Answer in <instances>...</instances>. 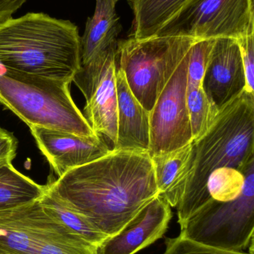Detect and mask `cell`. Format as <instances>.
I'll list each match as a JSON object with an SVG mask.
<instances>
[{
  "instance_id": "cell-1",
  "label": "cell",
  "mask_w": 254,
  "mask_h": 254,
  "mask_svg": "<svg viewBox=\"0 0 254 254\" xmlns=\"http://www.w3.org/2000/svg\"><path fill=\"white\" fill-rule=\"evenodd\" d=\"M48 189L112 237L160 195L148 151L115 150L49 182Z\"/></svg>"
},
{
  "instance_id": "cell-2",
  "label": "cell",
  "mask_w": 254,
  "mask_h": 254,
  "mask_svg": "<svg viewBox=\"0 0 254 254\" xmlns=\"http://www.w3.org/2000/svg\"><path fill=\"white\" fill-rule=\"evenodd\" d=\"M192 142V167L175 207L180 227L211 199L207 184L214 170L231 167L241 172L254 161V94L243 91Z\"/></svg>"
},
{
  "instance_id": "cell-3",
  "label": "cell",
  "mask_w": 254,
  "mask_h": 254,
  "mask_svg": "<svg viewBox=\"0 0 254 254\" xmlns=\"http://www.w3.org/2000/svg\"><path fill=\"white\" fill-rule=\"evenodd\" d=\"M82 65L79 28L70 20L28 13L0 22V67L72 83Z\"/></svg>"
},
{
  "instance_id": "cell-4",
  "label": "cell",
  "mask_w": 254,
  "mask_h": 254,
  "mask_svg": "<svg viewBox=\"0 0 254 254\" xmlns=\"http://www.w3.org/2000/svg\"><path fill=\"white\" fill-rule=\"evenodd\" d=\"M70 82L4 69L0 67V104L28 127L97 135L75 104Z\"/></svg>"
},
{
  "instance_id": "cell-5",
  "label": "cell",
  "mask_w": 254,
  "mask_h": 254,
  "mask_svg": "<svg viewBox=\"0 0 254 254\" xmlns=\"http://www.w3.org/2000/svg\"><path fill=\"white\" fill-rule=\"evenodd\" d=\"M196 40L171 36L118 40L117 67L123 71L133 95L149 113Z\"/></svg>"
},
{
  "instance_id": "cell-6",
  "label": "cell",
  "mask_w": 254,
  "mask_h": 254,
  "mask_svg": "<svg viewBox=\"0 0 254 254\" xmlns=\"http://www.w3.org/2000/svg\"><path fill=\"white\" fill-rule=\"evenodd\" d=\"M0 254H97V248L49 216L37 200L0 211Z\"/></svg>"
},
{
  "instance_id": "cell-7",
  "label": "cell",
  "mask_w": 254,
  "mask_h": 254,
  "mask_svg": "<svg viewBox=\"0 0 254 254\" xmlns=\"http://www.w3.org/2000/svg\"><path fill=\"white\" fill-rule=\"evenodd\" d=\"M241 195L230 201L210 199L182 226V235L225 250L244 252L254 244V161L242 170Z\"/></svg>"
},
{
  "instance_id": "cell-8",
  "label": "cell",
  "mask_w": 254,
  "mask_h": 254,
  "mask_svg": "<svg viewBox=\"0 0 254 254\" xmlns=\"http://www.w3.org/2000/svg\"><path fill=\"white\" fill-rule=\"evenodd\" d=\"M254 25V0H189L155 36L238 40Z\"/></svg>"
},
{
  "instance_id": "cell-9",
  "label": "cell",
  "mask_w": 254,
  "mask_h": 254,
  "mask_svg": "<svg viewBox=\"0 0 254 254\" xmlns=\"http://www.w3.org/2000/svg\"><path fill=\"white\" fill-rule=\"evenodd\" d=\"M189 52L167 82L149 113L151 158L180 149L193 140L186 101Z\"/></svg>"
},
{
  "instance_id": "cell-10",
  "label": "cell",
  "mask_w": 254,
  "mask_h": 254,
  "mask_svg": "<svg viewBox=\"0 0 254 254\" xmlns=\"http://www.w3.org/2000/svg\"><path fill=\"white\" fill-rule=\"evenodd\" d=\"M116 49L117 45L89 64H82L73 79L86 100L85 119L96 134L106 136L113 146L117 135Z\"/></svg>"
},
{
  "instance_id": "cell-11",
  "label": "cell",
  "mask_w": 254,
  "mask_h": 254,
  "mask_svg": "<svg viewBox=\"0 0 254 254\" xmlns=\"http://www.w3.org/2000/svg\"><path fill=\"white\" fill-rule=\"evenodd\" d=\"M31 134L58 178L76 167L89 164L110 153L101 134L83 137L43 127H30Z\"/></svg>"
},
{
  "instance_id": "cell-12",
  "label": "cell",
  "mask_w": 254,
  "mask_h": 254,
  "mask_svg": "<svg viewBox=\"0 0 254 254\" xmlns=\"http://www.w3.org/2000/svg\"><path fill=\"white\" fill-rule=\"evenodd\" d=\"M171 207L158 195L145 205L119 232L107 237L97 254H135L164 237L172 219Z\"/></svg>"
},
{
  "instance_id": "cell-13",
  "label": "cell",
  "mask_w": 254,
  "mask_h": 254,
  "mask_svg": "<svg viewBox=\"0 0 254 254\" xmlns=\"http://www.w3.org/2000/svg\"><path fill=\"white\" fill-rule=\"evenodd\" d=\"M202 86L219 111L246 90L244 65L237 40L215 39Z\"/></svg>"
},
{
  "instance_id": "cell-14",
  "label": "cell",
  "mask_w": 254,
  "mask_h": 254,
  "mask_svg": "<svg viewBox=\"0 0 254 254\" xmlns=\"http://www.w3.org/2000/svg\"><path fill=\"white\" fill-rule=\"evenodd\" d=\"M117 91V135L115 150L149 152L150 143L149 113L135 98L123 71L116 69Z\"/></svg>"
},
{
  "instance_id": "cell-15",
  "label": "cell",
  "mask_w": 254,
  "mask_h": 254,
  "mask_svg": "<svg viewBox=\"0 0 254 254\" xmlns=\"http://www.w3.org/2000/svg\"><path fill=\"white\" fill-rule=\"evenodd\" d=\"M114 0H95L93 16L86 21L83 37H81V59L86 65L110 48L116 46L121 31Z\"/></svg>"
},
{
  "instance_id": "cell-16",
  "label": "cell",
  "mask_w": 254,
  "mask_h": 254,
  "mask_svg": "<svg viewBox=\"0 0 254 254\" xmlns=\"http://www.w3.org/2000/svg\"><path fill=\"white\" fill-rule=\"evenodd\" d=\"M193 159V142L152 157L155 180L160 195L175 208L181 198Z\"/></svg>"
},
{
  "instance_id": "cell-17",
  "label": "cell",
  "mask_w": 254,
  "mask_h": 254,
  "mask_svg": "<svg viewBox=\"0 0 254 254\" xmlns=\"http://www.w3.org/2000/svg\"><path fill=\"white\" fill-rule=\"evenodd\" d=\"M189 0H128L134 13L130 37H155L158 31Z\"/></svg>"
},
{
  "instance_id": "cell-18",
  "label": "cell",
  "mask_w": 254,
  "mask_h": 254,
  "mask_svg": "<svg viewBox=\"0 0 254 254\" xmlns=\"http://www.w3.org/2000/svg\"><path fill=\"white\" fill-rule=\"evenodd\" d=\"M42 186L18 172L11 162L0 163V211L16 208L41 198Z\"/></svg>"
},
{
  "instance_id": "cell-19",
  "label": "cell",
  "mask_w": 254,
  "mask_h": 254,
  "mask_svg": "<svg viewBox=\"0 0 254 254\" xmlns=\"http://www.w3.org/2000/svg\"><path fill=\"white\" fill-rule=\"evenodd\" d=\"M43 210L72 232L98 249L107 238L82 213L61 201L46 185V191L39 199Z\"/></svg>"
},
{
  "instance_id": "cell-20",
  "label": "cell",
  "mask_w": 254,
  "mask_h": 254,
  "mask_svg": "<svg viewBox=\"0 0 254 254\" xmlns=\"http://www.w3.org/2000/svg\"><path fill=\"white\" fill-rule=\"evenodd\" d=\"M186 101L192 138L196 140L208 130L219 111L207 98L202 83L187 81Z\"/></svg>"
},
{
  "instance_id": "cell-21",
  "label": "cell",
  "mask_w": 254,
  "mask_h": 254,
  "mask_svg": "<svg viewBox=\"0 0 254 254\" xmlns=\"http://www.w3.org/2000/svg\"><path fill=\"white\" fill-rule=\"evenodd\" d=\"M244 184L245 176L242 172L231 167H222L209 176L207 192L216 201H233L241 195Z\"/></svg>"
},
{
  "instance_id": "cell-22",
  "label": "cell",
  "mask_w": 254,
  "mask_h": 254,
  "mask_svg": "<svg viewBox=\"0 0 254 254\" xmlns=\"http://www.w3.org/2000/svg\"><path fill=\"white\" fill-rule=\"evenodd\" d=\"M164 254H252L207 246L187 238L181 234L174 238H166Z\"/></svg>"
},
{
  "instance_id": "cell-23",
  "label": "cell",
  "mask_w": 254,
  "mask_h": 254,
  "mask_svg": "<svg viewBox=\"0 0 254 254\" xmlns=\"http://www.w3.org/2000/svg\"><path fill=\"white\" fill-rule=\"evenodd\" d=\"M240 46L246 74V91L254 94V25L249 32L237 40Z\"/></svg>"
},
{
  "instance_id": "cell-24",
  "label": "cell",
  "mask_w": 254,
  "mask_h": 254,
  "mask_svg": "<svg viewBox=\"0 0 254 254\" xmlns=\"http://www.w3.org/2000/svg\"><path fill=\"white\" fill-rule=\"evenodd\" d=\"M17 145L14 135L0 127V163L12 162L16 157Z\"/></svg>"
},
{
  "instance_id": "cell-25",
  "label": "cell",
  "mask_w": 254,
  "mask_h": 254,
  "mask_svg": "<svg viewBox=\"0 0 254 254\" xmlns=\"http://www.w3.org/2000/svg\"><path fill=\"white\" fill-rule=\"evenodd\" d=\"M27 0H0V22L11 17Z\"/></svg>"
},
{
  "instance_id": "cell-26",
  "label": "cell",
  "mask_w": 254,
  "mask_h": 254,
  "mask_svg": "<svg viewBox=\"0 0 254 254\" xmlns=\"http://www.w3.org/2000/svg\"><path fill=\"white\" fill-rule=\"evenodd\" d=\"M115 1H116V2H117L118 1H119V0H114Z\"/></svg>"
}]
</instances>
